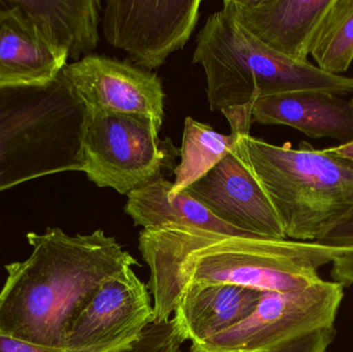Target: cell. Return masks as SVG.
Wrapping results in <instances>:
<instances>
[{"mask_svg":"<svg viewBox=\"0 0 353 352\" xmlns=\"http://www.w3.org/2000/svg\"><path fill=\"white\" fill-rule=\"evenodd\" d=\"M68 58L43 43L0 0V85L41 84L54 80Z\"/></svg>","mask_w":353,"mask_h":352,"instance_id":"cell-17","label":"cell"},{"mask_svg":"<svg viewBox=\"0 0 353 352\" xmlns=\"http://www.w3.org/2000/svg\"><path fill=\"white\" fill-rule=\"evenodd\" d=\"M0 352H70L68 349L45 346L0 333Z\"/></svg>","mask_w":353,"mask_h":352,"instance_id":"cell-23","label":"cell"},{"mask_svg":"<svg viewBox=\"0 0 353 352\" xmlns=\"http://www.w3.org/2000/svg\"><path fill=\"white\" fill-rule=\"evenodd\" d=\"M150 117L89 111L83 138V173L99 188L120 194L163 178L176 167L180 149L161 140Z\"/></svg>","mask_w":353,"mask_h":352,"instance_id":"cell-6","label":"cell"},{"mask_svg":"<svg viewBox=\"0 0 353 352\" xmlns=\"http://www.w3.org/2000/svg\"><path fill=\"white\" fill-rule=\"evenodd\" d=\"M332 276L334 281L344 287L353 284V251L347 252L333 262Z\"/></svg>","mask_w":353,"mask_h":352,"instance_id":"cell-24","label":"cell"},{"mask_svg":"<svg viewBox=\"0 0 353 352\" xmlns=\"http://www.w3.org/2000/svg\"><path fill=\"white\" fill-rule=\"evenodd\" d=\"M184 342L175 320L171 318L168 322L149 326L138 342L122 352H181Z\"/></svg>","mask_w":353,"mask_h":352,"instance_id":"cell-20","label":"cell"},{"mask_svg":"<svg viewBox=\"0 0 353 352\" xmlns=\"http://www.w3.org/2000/svg\"><path fill=\"white\" fill-rule=\"evenodd\" d=\"M352 101V107H353V99H352V101Z\"/></svg>","mask_w":353,"mask_h":352,"instance_id":"cell-26","label":"cell"},{"mask_svg":"<svg viewBox=\"0 0 353 352\" xmlns=\"http://www.w3.org/2000/svg\"><path fill=\"white\" fill-rule=\"evenodd\" d=\"M253 121L263 125H285L313 138L353 140L352 101L321 90L292 91L257 97Z\"/></svg>","mask_w":353,"mask_h":352,"instance_id":"cell-13","label":"cell"},{"mask_svg":"<svg viewBox=\"0 0 353 352\" xmlns=\"http://www.w3.org/2000/svg\"><path fill=\"white\" fill-rule=\"evenodd\" d=\"M185 191L216 218L247 235L286 239L273 205L247 161L240 140L220 163Z\"/></svg>","mask_w":353,"mask_h":352,"instance_id":"cell-10","label":"cell"},{"mask_svg":"<svg viewBox=\"0 0 353 352\" xmlns=\"http://www.w3.org/2000/svg\"><path fill=\"white\" fill-rule=\"evenodd\" d=\"M241 146L286 239L317 242L352 208L353 163L303 144L276 146L250 134Z\"/></svg>","mask_w":353,"mask_h":352,"instance_id":"cell-4","label":"cell"},{"mask_svg":"<svg viewBox=\"0 0 353 352\" xmlns=\"http://www.w3.org/2000/svg\"><path fill=\"white\" fill-rule=\"evenodd\" d=\"M261 295L254 289L232 284L187 285L173 318L185 341L201 342L246 320Z\"/></svg>","mask_w":353,"mask_h":352,"instance_id":"cell-15","label":"cell"},{"mask_svg":"<svg viewBox=\"0 0 353 352\" xmlns=\"http://www.w3.org/2000/svg\"><path fill=\"white\" fill-rule=\"evenodd\" d=\"M310 55L327 74L343 76L353 62V0H333L313 39Z\"/></svg>","mask_w":353,"mask_h":352,"instance_id":"cell-19","label":"cell"},{"mask_svg":"<svg viewBox=\"0 0 353 352\" xmlns=\"http://www.w3.org/2000/svg\"><path fill=\"white\" fill-rule=\"evenodd\" d=\"M344 298L336 281L286 293H261L252 313L212 338L192 343L189 352H269L319 331L333 328Z\"/></svg>","mask_w":353,"mask_h":352,"instance_id":"cell-7","label":"cell"},{"mask_svg":"<svg viewBox=\"0 0 353 352\" xmlns=\"http://www.w3.org/2000/svg\"><path fill=\"white\" fill-rule=\"evenodd\" d=\"M201 6V0H107L103 37L138 68L151 72L186 45Z\"/></svg>","mask_w":353,"mask_h":352,"instance_id":"cell-8","label":"cell"},{"mask_svg":"<svg viewBox=\"0 0 353 352\" xmlns=\"http://www.w3.org/2000/svg\"><path fill=\"white\" fill-rule=\"evenodd\" d=\"M8 2L43 43L68 59L79 61L93 54L99 45L101 0Z\"/></svg>","mask_w":353,"mask_h":352,"instance_id":"cell-14","label":"cell"},{"mask_svg":"<svg viewBox=\"0 0 353 352\" xmlns=\"http://www.w3.org/2000/svg\"><path fill=\"white\" fill-rule=\"evenodd\" d=\"M332 3L333 0H224L222 8L272 51L307 62Z\"/></svg>","mask_w":353,"mask_h":352,"instance_id":"cell-12","label":"cell"},{"mask_svg":"<svg viewBox=\"0 0 353 352\" xmlns=\"http://www.w3.org/2000/svg\"><path fill=\"white\" fill-rule=\"evenodd\" d=\"M154 324L148 287L132 268L107 279L66 334L70 352H122Z\"/></svg>","mask_w":353,"mask_h":352,"instance_id":"cell-9","label":"cell"},{"mask_svg":"<svg viewBox=\"0 0 353 352\" xmlns=\"http://www.w3.org/2000/svg\"><path fill=\"white\" fill-rule=\"evenodd\" d=\"M32 253L6 265L0 291V333L65 349L68 330L107 279L139 265L103 229L70 236L59 227L29 233Z\"/></svg>","mask_w":353,"mask_h":352,"instance_id":"cell-2","label":"cell"},{"mask_svg":"<svg viewBox=\"0 0 353 352\" xmlns=\"http://www.w3.org/2000/svg\"><path fill=\"white\" fill-rule=\"evenodd\" d=\"M337 335L334 328L319 331L269 352H327Z\"/></svg>","mask_w":353,"mask_h":352,"instance_id":"cell-21","label":"cell"},{"mask_svg":"<svg viewBox=\"0 0 353 352\" xmlns=\"http://www.w3.org/2000/svg\"><path fill=\"white\" fill-rule=\"evenodd\" d=\"M88 114L62 70L47 83L0 85V192L43 176L83 172Z\"/></svg>","mask_w":353,"mask_h":352,"instance_id":"cell-3","label":"cell"},{"mask_svg":"<svg viewBox=\"0 0 353 352\" xmlns=\"http://www.w3.org/2000/svg\"><path fill=\"white\" fill-rule=\"evenodd\" d=\"M139 250L150 271L154 324L171 320L187 285L232 284L259 293L298 291L347 252L316 242L230 236L196 229H143Z\"/></svg>","mask_w":353,"mask_h":352,"instance_id":"cell-1","label":"cell"},{"mask_svg":"<svg viewBox=\"0 0 353 352\" xmlns=\"http://www.w3.org/2000/svg\"><path fill=\"white\" fill-rule=\"evenodd\" d=\"M316 243L353 250V196L350 212Z\"/></svg>","mask_w":353,"mask_h":352,"instance_id":"cell-22","label":"cell"},{"mask_svg":"<svg viewBox=\"0 0 353 352\" xmlns=\"http://www.w3.org/2000/svg\"><path fill=\"white\" fill-rule=\"evenodd\" d=\"M62 72L89 111L147 116L161 130L165 94L155 72L94 53L66 64Z\"/></svg>","mask_w":353,"mask_h":352,"instance_id":"cell-11","label":"cell"},{"mask_svg":"<svg viewBox=\"0 0 353 352\" xmlns=\"http://www.w3.org/2000/svg\"><path fill=\"white\" fill-rule=\"evenodd\" d=\"M173 182L165 178L128 194L124 211L134 225L143 229L165 227L196 229L230 236L247 235L216 218L203 204L187 191L171 196Z\"/></svg>","mask_w":353,"mask_h":352,"instance_id":"cell-16","label":"cell"},{"mask_svg":"<svg viewBox=\"0 0 353 352\" xmlns=\"http://www.w3.org/2000/svg\"><path fill=\"white\" fill-rule=\"evenodd\" d=\"M327 150L333 153V154L341 157V158L353 163V140L350 141V142L343 143V144L339 145V146L329 148Z\"/></svg>","mask_w":353,"mask_h":352,"instance_id":"cell-25","label":"cell"},{"mask_svg":"<svg viewBox=\"0 0 353 352\" xmlns=\"http://www.w3.org/2000/svg\"><path fill=\"white\" fill-rule=\"evenodd\" d=\"M255 101L221 111L230 123V134H220L193 118L185 119L181 161L173 172L175 181L170 190L171 196L184 191L203 178L236 146L243 134H250Z\"/></svg>","mask_w":353,"mask_h":352,"instance_id":"cell-18","label":"cell"},{"mask_svg":"<svg viewBox=\"0 0 353 352\" xmlns=\"http://www.w3.org/2000/svg\"><path fill=\"white\" fill-rule=\"evenodd\" d=\"M192 62L205 72L212 112L292 91L353 93L352 76L327 74L309 61H296L272 51L224 8L208 17L197 35Z\"/></svg>","mask_w":353,"mask_h":352,"instance_id":"cell-5","label":"cell"}]
</instances>
